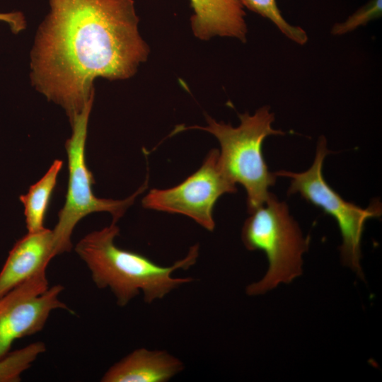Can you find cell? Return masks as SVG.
I'll return each instance as SVG.
<instances>
[{"label":"cell","mask_w":382,"mask_h":382,"mask_svg":"<svg viewBox=\"0 0 382 382\" xmlns=\"http://www.w3.org/2000/svg\"><path fill=\"white\" fill-rule=\"evenodd\" d=\"M31 52V80L70 123L93 100V81L132 76L149 54L133 0H50Z\"/></svg>","instance_id":"cell-1"},{"label":"cell","mask_w":382,"mask_h":382,"mask_svg":"<svg viewBox=\"0 0 382 382\" xmlns=\"http://www.w3.org/2000/svg\"><path fill=\"white\" fill-rule=\"evenodd\" d=\"M117 223L94 231L77 243L75 250L88 268L91 278L99 289H109L120 306L142 292L146 303L164 298L173 289L190 283L192 277L172 276L178 269L187 270L197 262L199 245H192L187 255L173 265H159L146 256L120 248L115 244L119 235Z\"/></svg>","instance_id":"cell-2"},{"label":"cell","mask_w":382,"mask_h":382,"mask_svg":"<svg viewBox=\"0 0 382 382\" xmlns=\"http://www.w3.org/2000/svg\"><path fill=\"white\" fill-rule=\"evenodd\" d=\"M238 115L241 123L236 127L207 116V126H180L174 132L201 129L217 139L221 147V166L233 183L245 188L250 214L267 200L271 195L269 189L276 181L275 173L269 170L263 158V141L268 136L283 135L284 132L272 127L274 115L269 106L260 108L252 115L248 112Z\"/></svg>","instance_id":"cell-3"},{"label":"cell","mask_w":382,"mask_h":382,"mask_svg":"<svg viewBox=\"0 0 382 382\" xmlns=\"http://www.w3.org/2000/svg\"><path fill=\"white\" fill-rule=\"evenodd\" d=\"M241 238L249 250H262L269 267L264 277L246 288L250 296L263 294L281 283H290L302 273V255L309 238L291 216L287 204L271 193L267 200L250 213Z\"/></svg>","instance_id":"cell-4"},{"label":"cell","mask_w":382,"mask_h":382,"mask_svg":"<svg viewBox=\"0 0 382 382\" xmlns=\"http://www.w3.org/2000/svg\"><path fill=\"white\" fill-rule=\"evenodd\" d=\"M91 100L71 124L72 134L65 143L68 158L69 180L64 205L58 214V221L52 230L57 255L69 252L72 248L71 235L78 222L86 216L98 212H109L117 223L136 197L147 187L148 179L131 196L122 199L98 198L94 195V178L85 158V146Z\"/></svg>","instance_id":"cell-5"},{"label":"cell","mask_w":382,"mask_h":382,"mask_svg":"<svg viewBox=\"0 0 382 382\" xmlns=\"http://www.w3.org/2000/svg\"><path fill=\"white\" fill-rule=\"evenodd\" d=\"M329 153L326 139L320 137L315 159L307 170L301 173L279 170L275 175L291 179L288 195L299 193L307 202L322 209L336 220L342 237L340 247L342 261L361 276V240L364 224L369 219L381 215V204L378 201L374 202L363 209L343 199L323 178V161Z\"/></svg>","instance_id":"cell-6"},{"label":"cell","mask_w":382,"mask_h":382,"mask_svg":"<svg viewBox=\"0 0 382 382\" xmlns=\"http://www.w3.org/2000/svg\"><path fill=\"white\" fill-rule=\"evenodd\" d=\"M237 191L219 163V150L209 151L203 163L180 184L168 189H152L142 199L145 209L179 214L193 219L205 229L215 228L213 210L218 199Z\"/></svg>","instance_id":"cell-7"},{"label":"cell","mask_w":382,"mask_h":382,"mask_svg":"<svg viewBox=\"0 0 382 382\" xmlns=\"http://www.w3.org/2000/svg\"><path fill=\"white\" fill-rule=\"evenodd\" d=\"M63 290L60 284L50 287L42 272L0 297V360L15 340L41 331L53 311L69 310L59 299Z\"/></svg>","instance_id":"cell-8"},{"label":"cell","mask_w":382,"mask_h":382,"mask_svg":"<svg viewBox=\"0 0 382 382\" xmlns=\"http://www.w3.org/2000/svg\"><path fill=\"white\" fill-rule=\"evenodd\" d=\"M52 230L28 233L9 252L0 271V297L25 281L42 273L55 256Z\"/></svg>","instance_id":"cell-9"},{"label":"cell","mask_w":382,"mask_h":382,"mask_svg":"<svg viewBox=\"0 0 382 382\" xmlns=\"http://www.w3.org/2000/svg\"><path fill=\"white\" fill-rule=\"evenodd\" d=\"M190 1L194 11L190 21L195 37L209 40L219 35L246 41L245 12L241 0Z\"/></svg>","instance_id":"cell-10"},{"label":"cell","mask_w":382,"mask_h":382,"mask_svg":"<svg viewBox=\"0 0 382 382\" xmlns=\"http://www.w3.org/2000/svg\"><path fill=\"white\" fill-rule=\"evenodd\" d=\"M183 368L180 359L166 351L139 348L109 368L101 381L165 382Z\"/></svg>","instance_id":"cell-11"},{"label":"cell","mask_w":382,"mask_h":382,"mask_svg":"<svg viewBox=\"0 0 382 382\" xmlns=\"http://www.w3.org/2000/svg\"><path fill=\"white\" fill-rule=\"evenodd\" d=\"M62 166V160H54L44 176L32 185L26 194L19 197L24 207L28 232H37L45 228V215Z\"/></svg>","instance_id":"cell-12"},{"label":"cell","mask_w":382,"mask_h":382,"mask_svg":"<svg viewBox=\"0 0 382 382\" xmlns=\"http://www.w3.org/2000/svg\"><path fill=\"white\" fill-rule=\"evenodd\" d=\"M45 351L42 342H36L10 352L0 360V382H18L22 374Z\"/></svg>","instance_id":"cell-13"},{"label":"cell","mask_w":382,"mask_h":382,"mask_svg":"<svg viewBox=\"0 0 382 382\" xmlns=\"http://www.w3.org/2000/svg\"><path fill=\"white\" fill-rule=\"evenodd\" d=\"M243 6L272 21L289 39L303 45L308 40L306 31L299 26L289 24L282 16L276 0H241Z\"/></svg>","instance_id":"cell-14"},{"label":"cell","mask_w":382,"mask_h":382,"mask_svg":"<svg viewBox=\"0 0 382 382\" xmlns=\"http://www.w3.org/2000/svg\"><path fill=\"white\" fill-rule=\"evenodd\" d=\"M382 0H371L350 16L345 22L335 24L331 33L340 35L354 30L361 25H365L371 20L381 16Z\"/></svg>","instance_id":"cell-15"},{"label":"cell","mask_w":382,"mask_h":382,"mask_svg":"<svg viewBox=\"0 0 382 382\" xmlns=\"http://www.w3.org/2000/svg\"><path fill=\"white\" fill-rule=\"evenodd\" d=\"M0 21L6 23L13 33H18L26 27L25 16L19 11L0 13Z\"/></svg>","instance_id":"cell-16"}]
</instances>
